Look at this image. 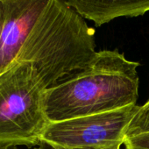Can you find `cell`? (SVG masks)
<instances>
[{"mask_svg": "<svg viewBox=\"0 0 149 149\" xmlns=\"http://www.w3.org/2000/svg\"><path fill=\"white\" fill-rule=\"evenodd\" d=\"M0 149H11L9 147H4V146H0Z\"/></svg>", "mask_w": 149, "mask_h": 149, "instance_id": "cell-10", "label": "cell"}, {"mask_svg": "<svg viewBox=\"0 0 149 149\" xmlns=\"http://www.w3.org/2000/svg\"><path fill=\"white\" fill-rule=\"evenodd\" d=\"M149 132V99L139 106L133 119L127 128L126 136H135Z\"/></svg>", "mask_w": 149, "mask_h": 149, "instance_id": "cell-7", "label": "cell"}, {"mask_svg": "<svg viewBox=\"0 0 149 149\" xmlns=\"http://www.w3.org/2000/svg\"><path fill=\"white\" fill-rule=\"evenodd\" d=\"M139 106L50 122L41 145L53 149H116L124 144L128 125Z\"/></svg>", "mask_w": 149, "mask_h": 149, "instance_id": "cell-4", "label": "cell"}, {"mask_svg": "<svg viewBox=\"0 0 149 149\" xmlns=\"http://www.w3.org/2000/svg\"><path fill=\"white\" fill-rule=\"evenodd\" d=\"M139 62L118 50L97 51L92 61L57 85L47 89L50 122L101 113L137 104Z\"/></svg>", "mask_w": 149, "mask_h": 149, "instance_id": "cell-1", "label": "cell"}, {"mask_svg": "<svg viewBox=\"0 0 149 149\" xmlns=\"http://www.w3.org/2000/svg\"><path fill=\"white\" fill-rule=\"evenodd\" d=\"M97 26L121 17H138L149 12V0H62Z\"/></svg>", "mask_w": 149, "mask_h": 149, "instance_id": "cell-6", "label": "cell"}, {"mask_svg": "<svg viewBox=\"0 0 149 149\" xmlns=\"http://www.w3.org/2000/svg\"><path fill=\"white\" fill-rule=\"evenodd\" d=\"M34 149H53V148H51V147H49V146H46V145H40V147L34 148Z\"/></svg>", "mask_w": 149, "mask_h": 149, "instance_id": "cell-9", "label": "cell"}, {"mask_svg": "<svg viewBox=\"0 0 149 149\" xmlns=\"http://www.w3.org/2000/svg\"><path fill=\"white\" fill-rule=\"evenodd\" d=\"M116 149H120V147H118V148H116Z\"/></svg>", "mask_w": 149, "mask_h": 149, "instance_id": "cell-11", "label": "cell"}, {"mask_svg": "<svg viewBox=\"0 0 149 149\" xmlns=\"http://www.w3.org/2000/svg\"><path fill=\"white\" fill-rule=\"evenodd\" d=\"M47 88L35 68L14 61L0 73V146L41 145L50 123Z\"/></svg>", "mask_w": 149, "mask_h": 149, "instance_id": "cell-3", "label": "cell"}, {"mask_svg": "<svg viewBox=\"0 0 149 149\" xmlns=\"http://www.w3.org/2000/svg\"><path fill=\"white\" fill-rule=\"evenodd\" d=\"M49 0H0V73L15 61Z\"/></svg>", "mask_w": 149, "mask_h": 149, "instance_id": "cell-5", "label": "cell"}, {"mask_svg": "<svg viewBox=\"0 0 149 149\" xmlns=\"http://www.w3.org/2000/svg\"><path fill=\"white\" fill-rule=\"evenodd\" d=\"M123 145L125 149H149V132L125 137Z\"/></svg>", "mask_w": 149, "mask_h": 149, "instance_id": "cell-8", "label": "cell"}, {"mask_svg": "<svg viewBox=\"0 0 149 149\" xmlns=\"http://www.w3.org/2000/svg\"><path fill=\"white\" fill-rule=\"evenodd\" d=\"M97 52L95 29L62 0H49L15 61L32 64L50 89L85 68Z\"/></svg>", "mask_w": 149, "mask_h": 149, "instance_id": "cell-2", "label": "cell"}]
</instances>
